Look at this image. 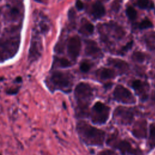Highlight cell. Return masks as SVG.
<instances>
[{"label":"cell","mask_w":155,"mask_h":155,"mask_svg":"<svg viewBox=\"0 0 155 155\" xmlns=\"http://www.w3.org/2000/svg\"><path fill=\"white\" fill-rule=\"evenodd\" d=\"M76 132L81 141L88 146L102 147L105 140V132L84 120L76 124Z\"/></svg>","instance_id":"cell-1"},{"label":"cell","mask_w":155,"mask_h":155,"mask_svg":"<svg viewBox=\"0 0 155 155\" xmlns=\"http://www.w3.org/2000/svg\"><path fill=\"white\" fill-rule=\"evenodd\" d=\"M74 96L77 102L76 116L79 118L87 117L90 112L88 107L93 97L92 88L88 84L79 83L75 88Z\"/></svg>","instance_id":"cell-2"},{"label":"cell","mask_w":155,"mask_h":155,"mask_svg":"<svg viewBox=\"0 0 155 155\" xmlns=\"http://www.w3.org/2000/svg\"><path fill=\"white\" fill-rule=\"evenodd\" d=\"M107 144L119 150L122 155H142L141 150L133 146L127 140L122 139L115 134L110 135L107 139Z\"/></svg>","instance_id":"cell-3"},{"label":"cell","mask_w":155,"mask_h":155,"mask_svg":"<svg viewBox=\"0 0 155 155\" xmlns=\"http://www.w3.org/2000/svg\"><path fill=\"white\" fill-rule=\"evenodd\" d=\"M110 114V108L105 104L96 102L89 112V117L91 122L97 125H102L107 123Z\"/></svg>","instance_id":"cell-4"},{"label":"cell","mask_w":155,"mask_h":155,"mask_svg":"<svg viewBox=\"0 0 155 155\" xmlns=\"http://www.w3.org/2000/svg\"><path fill=\"white\" fill-rule=\"evenodd\" d=\"M135 113L133 108L119 106L113 113V119L115 123L120 125H130L134 119Z\"/></svg>","instance_id":"cell-5"},{"label":"cell","mask_w":155,"mask_h":155,"mask_svg":"<svg viewBox=\"0 0 155 155\" xmlns=\"http://www.w3.org/2000/svg\"><path fill=\"white\" fill-rule=\"evenodd\" d=\"M114 99L124 104H134L136 100L132 93L121 85H117L113 91Z\"/></svg>","instance_id":"cell-6"},{"label":"cell","mask_w":155,"mask_h":155,"mask_svg":"<svg viewBox=\"0 0 155 155\" xmlns=\"http://www.w3.org/2000/svg\"><path fill=\"white\" fill-rule=\"evenodd\" d=\"M148 124L145 119H139L136 121L131 130L133 136L138 139H145L148 136Z\"/></svg>","instance_id":"cell-7"},{"label":"cell","mask_w":155,"mask_h":155,"mask_svg":"<svg viewBox=\"0 0 155 155\" xmlns=\"http://www.w3.org/2000/svg\"><path fill=\"white\" fill-rule=\"evenodd\" d=\"M54 85L61 90L67 89L70 86V80L68 76L64 73L56 71L53 73L51 78Z\"/></svg>","instance_id":"cell-8"},{"label":"cell","mask_w":155,"mask_h":155,"mask_svg":"<svg viewBox=\"0 0 155 155\" xmlns=\"http://www.w3.org/2000/svg\"><path fill=\"white\" fill-rule=\"evenodd\" d=\"M81 48V41L78 36L71 38L67 44V51L68 55L73 59H76L79 56Z\"/></svg>","instance_id":"cell-9"},{"label":"cell","mask_w":155,"mask_h":155,"mask_svg":"<svg viewBox=\"0 0 155 155\" xmlns=\"http://www.w3.org/2000/svg\"><path fill=\"white\" fill-rule=\"evenodd\" d=\"M132 87L135 90L136 93L139 96L140 99L144 101L147 99V94L144 88L143 83L140 80H135L132 83Z\"/></svg>","instance_id":"cell-10"},{"label":"cell","mask_w":155,"mask_h":155,"mask_svg":"<svg viewBox=\"0 0 155 155\" xmlns=\"http://www.w3.org/2000/svg\"><path fill=\"white\" fill-rule=\"evenodd\" d=\"M100 53L101 50L94 41L91 40H88L86 41L85 53L87 55L97 57L99 55Z\"/></svg>","instance_id":"cell-11"},{"label":"cell","mask_w":155,"mask_h":155,"mask_svg":"<svg viewBox=\"0 0 155 155\" xmlns=\"http://www.w3.org/2000/svg\"><path fill=\"white\" fill-rule=\"evenodd\" d=\"M147 146L150 150L155 148V123H151L149 126Z\"/></svg>","instance_id":"cell-12"},{"label":"cell","mask_w":155,"mask_h":155,"mask_svg":"<svg viewBox=\"0 0 155 155\" xmlns=\"http://www.w3.org/2000/svg\"><path fill=\"white\" fill-rule=\"evenodd\" d=\"M92 14L95 18H100L105 13L104 6L100 2H96L92 5Z\"/></svg>","instance_id":"cell-13"},{"label":"cell","mask_w":155,"mask_h":155,"mask_svg":"<svg viewBox=\"0 0 155 155\" xmlns=\"http://www.w3.org/2000/svg\"><path fill=\"white\" fill-rule=\"evenodd\" d=\"M98 75L100 79L102 80L112 79L115 77V73L114 71L110 68H104L98 71Z\"/></svg>","instance_id":"cell-14"},{"label":"cell","mask_w":155,"mask_h":155,"mask_svg":"<svg viewBox=\"0 0 155 155\" xmlns=\"http://www.w3.org/2000/svg\"><path fill=\"white\" fill-rule=\"evenodd\" d=\"M110 64H113L114 67L116 68L122 70H125L128 68V65L127 63L122 60L117 59H110Z\"/></svg>","instance_id":"cell-15"},{"label":"cell","mask_w":155,"mask_h":155,"mask_svg":"<svg viewBox=\"0 0 155 155\" xmlns=\"http://www.w3.org/2000/svg\"><path fill=\"white\" fill-rule=\"evenodd\" d=\"M137 6L142 9H147L148 8H152L154 7V4L149 0H138L137 2Z\"/></svg>","instance_id":"cell-16"},{"label":"cell","mask_w":155,"mask_h":155,"mask_svg":"<svg viewBox=\"0 0 155 155\" xmlns=\"http://www.w3.org/2000/svg\"><path fill=\"white\" fill-rule=\"evenodd\" d=\"M126 14L130 20L135 19L137 16V12L136 10L131 6H129L127 8Z\"/></svg>","instance_id":"cell-17"},{"label":"cell","mask_w":155,"mask_h":155,"mask_svg":"<svg viewBox=\"0 0 155 155\" xmlns=\"http://www.w3.org/2000/svg\"><path fill=\"white\" fill-rule=\"evenodd\" d=\"M132 59L134 61H137L138 62H142L144 61L145 59V56L143 53L137 51V52H134L133 54Z\"/></svg>","instance_id":"cell-18"},{"label":"cell","mask_w":155,"mask_h":155,"mask_svg":"<svg viewBox=\"0 0 155 155\" xmlns=\"http://www.w3.org/2000/svg\"><path fill=\"white\" fill-rule=\"evenodd\" d=\"M55 61H56L58 65L62 68L68 67L71 65L70 62L65 58H57Z\"/></svg>","instance_id":"cell-19"},{"label":"cell","mask_w":155,"mask_h":155,"mask_svg":"<svg viewBox=\"0 0 155 155\" xmlns=\"http://www.w3.org/2000/svg\"><path fill=\"white\" fill-rule=\"evenodd\" d=\"M153 27L152 22L148 19L143 20L139 25V27L140 29H146L148 28H151Z\"/></svg>","instance_id":"cell-20"},{"label":"cell","mask_w":155,"mask_h":155,"mask_svg":"<svg viewBox=\"0 0 155 155\" xmlns=\"http://www.w3.org/2000/svg\"><path fill=\"white\" fill-rule=\"evenodd\" d=\"M97 155H119L115 151L112 150H104L99 151Z\"/></svg>","instance_id":"cell-21"},{"label":"cell","mask_w":155,"mask_h":155,"mask_svg":"<svg viewBox=\"0 0 155 155\" xmlns=\"http://www.w3.org/2000/svg\"><path fill=\"white\" fill-rule=\"evenodd\" d=\"M90 69V65L87 62H83L80 65V70L81 71L86 73Z\"/></svg>","instance_id":"cell-22"},{"label":"cell","mask_w":155,"mask_h":155,"mask_svg":"<svg viewBox=\"0 0 155 155\" xmlns=\"http://www.w3.org/2000/svg\"><path fill=\"white\" fill-rule=\"evenodd\" d=\"M121 3H122V0H114L113 2V4L111 5L112 9L116 12H117L119 10Z\"/></svg>","instance_id":"cell-23"},{"label":"cell","mask_w":155,"mask_h":155,"mask_svg":"<svg viewBox=\"0 0 155 155\" xmlns=\"http://www.w3.org/2000/svg\"><path fill=\"white\" fill-rule=\"evenodd\" d=\"M84 28H85V30L90 34L93 33V32L94 31V25L91 23H87L84 25Z\"/></svg>","instance_id":"cell-24"},{"label":"cell","mask_w":155,"mask_h":155,"mask_svg":"<svg viewBox=\"0 0 155 155\" xmlns=\"http://www.w3.org/2000/svg\"><path fill=\"white\" fill-rule=\"evenodd\" d=\"M76 7L78 10H82L84 8V4L80 0H77L76 2Z\"/></svg>","instance_id":"cell-25"},{"label":"cell","mask_w":155,"mask_h":155,"mask_svg":"<svg viewBox=\"0 0 155 155\" xmlns=\"http://www.w3.org/2000/svg\"><path fill=\"white\" fill-rule=\"evenodd\" d=\"M11 16L13 18H16L18 16L19 14V11L16 8H12L11 10Z\"/></svg>","instance_id":"cell-26"},{"label":"cell","mask_w":155,"mask_h":155,"mask_svg":"<svg viewBox=\"0 0 155 155\" xmlns=\"http://www.w3.org/2000/svg\"><path fill=\"white\" fill-rule=\"evenodd\" d=\"M132 45H133V41H131L130 42L128 43L124 48L122 50V51H127V50H128V49H130L131 47H132Z\"/></svg>","instance_id":"cell-27"},{"label":"cell","mask_w":155,"mask_h":155,"mask_svg":"<svg viewBox=\"0 0 155 155\" xmlns=\"http://www.w3.org/2000/svg\"><path fill=\"white\" fill-rule=\"evenodd\" d=\"M16 81L18 82H21V81H22V78H21V77H19V76L17 77V78H16Z\"/></svg>","instance_id":"cell-28"},{"label":"cell","mask_w":155,"mask_h":155,"mask_svg":"<svg viewBox=\"0 0 155 155\" xmlns=\"http://www.w3.org/2000/svg\"><path fill=\"white\" fill-rule=\"evenodd\" d=\"M35 1H37V2H41V0H35Z\"/></svg>","instance_id":"cell-29"},{"label":"cell","mask_w":155,"mask_h":155,"mask_svg":"<svg viewBox=\"0 0 155 155\" xmlns=\"http://www.w3.org/2000/svg\"><path fill=\"white\" fill-rule=\"evenodd\" d=\"M0 55H1V50H0Z\"/></svg>","instance_id":"cell-30"},{"label":"cell","mask_w":155,"mask_h":155,"mask_svg":"<svg viewBox=\"0 0 155 155\" xmlns=\"http://www.w3.org/2000/svg\"><path fill=\"white\" fill-rule=\"evenodd\" d=\"M86 1H90V0H86Z\"/></svg>","instance_id":"cell-31"},{"label":"cell","mask_w":155,"mask_h":155,"mask_svg":"<svg viewBox=\"0 0 155 155\" xmlns=\"http://www.w3.org/2000/svg\"><path fill=\"white\" fill-rule=\"evenodd\" d=\"M0 155H1V154H0Z\"/></svg>","instance_id":"cell-32"}]
</instances>
